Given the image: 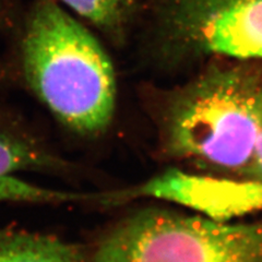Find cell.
I'll return each mask as SVG.
<instances>
[{
	"mask_svg": "<svg viewBox=\"0 0 262 262\" xmlns=\"http://www.w3.org/2000/svg\"><path fill=\"white\" fill-rule=\"evenodd\" d=\"M213 60L167 97L164 149L211 176L246 179L262 137V59Z\"/></svg>",
	"mask_w": 262,
	"mask_h": 262,
	"instance_id": "obj_1",
	"label": "cell"
},
{
	"mask_svg": "<svg viewBox=\"0 0 262 262\" xmlns=\"http://www.w3.org/2000/svg\"><path fill=\"white\" fill-rule=\"evenodd\" d=\"M28 86L60 124L83 137L104 134L116 107L112 60L88 29L55 3L37 0L19 46Z\"/></svg>",
	"mask_w": 262,
	"mask_h": 262,
	"instance_id": "obj_2",
	"label": "cell"
},
{
	"mask_svg": "<svg viewBox=\"0 0 262 262\" xmlns=\"http://www.w3.org/2000/svg\"><path fill=\"white\" fill-rule=\"evenodd\" d=\"M90 262H262V222L146 209L106 233Z\"/></svg>",
	"mask_w": 262,
	"mask_h": 262,
	"instance_id": "obj_3",
	"label": "cell"
},
{
	"mask_svg": "<svg viewBox=\"0 0 262 262\" xmlns=\"http://www.w3.org/2000/svg\"><path fill=\"white\" fill-rule=\"evenodd\" d=\"M167 61L262 59V0H150Z\"/></svg>",
	"mask_w": 262,
	"mask_h": 262,
	"instance_id": "obj_4",
	"label": "cell"
},
{
	"mask_svg": "<svg viewBox=\"0 0 262 262\" xmlns=\"http://www.w3.org/2000/svg\"><path fill=\"white\" fill-rule=\"evenodd\" d=\"M135 194L174 202L217 221L262 212V180L196 175L178 168L135 187Z\"/></svg>",
	"mask_w": 262,
	"mask_h": 262,
	"instance_id": "obj_5",
	"label": "cell"
},
{
	"mask_svg": "<svg viewBox=\"0 0 262 262\" xmlns=\"http://www.w3.org/2000/svg\"><path fill=\"white\" fill-rule=\"evenodd\" d=\"M0 262H90L77 245L53 235L0 228Z\"/></svg>",
	"mask_w": 262,
	"mask_h": 262,
	"instance_id": "obj_6",
	"label": "cell"
},
{
	"mask_svg": "<svg viewBox=\"0 0 262 262\" xmlns=\"http://www.w3.org/2000/svg\"><path fill=\"white\" fill-rule=\"evenodd\" d=\"M60 166L49 153L9 113L0 107V176L21 170H47Z\"/></svg>",
	"mask_w": 262,
	"mask_h": 262,
	"instance_id": "obj_7",
	"label": "cell"
},
{
	"mask_svg": "<svg viewBox=\"0 0 262 262\" xmlns=\"http://www.w3.org/2000/svg\"><path fill=\"white\" fill-rule=\"evenodd\" d=\"M113 40L127 34L137 13V0H60Z\"/></svg>",
	"mask_w": 262,
	"mask_h": 262,
	"instance_id": "obj_8",
	"label": "cell"
},
{
	"mask_svg": "<svg viewBox=\"0 0 262 262\" xmlns=\"http://www.w3.org/2000/svg\"><path fill=\"white\" fill-rule=\"evenodd\" d=\"M246 179L262 180V137H261L260 142L258 144L256 158H255V161H253L252 167L249 171L248 177Z\"/></svg>",
	"mask_w": 262,
	"mask_h": 262,
	"instance_id": "obj_9",
	"label": "cell"
},
{
	"mask_svg": "<svg viewBox=\"0 0 262 262\" xmlns=\"http://www.w3.org/2000/svg\"><path fill=\"white\" fill-rule=\"evenodd\" d=\"M4 5H5V0H0V13L3 12V8H4Z\"/></svg>",
	"mask_w": 262,
	"mask_h": 262,
	"instance_id": "obj_10",
	"label": "cell"
}]
</instances>
